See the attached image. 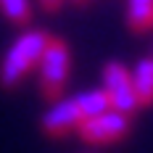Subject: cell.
Returning <instances> with one entry per match:
<instances>
[{
	"label": "cell",
	"mask_w": 153,
	"mask_h": 153,
	"mask_svg": "<svg viewBox=\"0 0 153 153\" xmlns=\"http://www.w3.org/2000/svg\"><path fill=\"white\" fill-rule=\"evenodd\" d=\"M74 3H87V0H74Z\"/></svg>",
	"instance_id": "obj_11"
},
{
	"label": "cell",
	"mask_w": 153,
	"mask_h": 153,
	"mask_svg": "<svg viewBox=\"0 0 153 153\" xmlns=\"http://www.w3.org/2000/svg\"><path fill=\"white\" fill-rule=\"evenodd\" d=\"M69 66H71V58H69L66 42L58 37H50L40 58V90L45 98L50 100L61 98L66 79H69Z\"/></svg>",
	"instance_id": "obj_2"
},
{
	"label": "cell",
	"mask_w": 153,
	"mask_h": 153,
	"mask_svg": "<svg viewBox=\"0 0 153 153\" xmlns=\"http://www.w3.org/2000/svg\"><path fill=\"white\" fill-rule=\"evenodd\" d=\"M79 122H82V111L76 106V100L63 98V100H56L53 108L42 116V129L50 137H63L69 129H76Z\"/></svg>",
	"instance_id": "obj_5"
},
{
	"label": "cell",
	"mask_w": 153,
	"mask_h": 153,
	"mask_svg": "<svg viewBox=\"0 0 153 153\" xmlns=\"http://www.w3.org/2000/svg\"><path fill=\"white\" fill-rule=\"evenodd\" d=\"M127 27L132 32H145L153 27V0H127Z\"/></svg>",
	"instance_id": "obj_7"
},
{
	"label": "cell",
	"mask_w": 153,
	"mask_h": 153,
	"mask_svg": "<svg viewBox=\"0 0 153 153\" xmlns=\"http://www.w3.org/2000/svg\"><path fill=\"white\" fill-rule=\"evenodd\" d=\"M103 90L108 92L111 108L122 111V114H135L137 111V98H135V87H132V74L127 71V66L111 61L103 66Z\"/></svg>",
	"instance_id": "obj_4"
},
{
	"label": "cell",
	"mask_w": 153,
	"mask_h": 153,
	"mask_svg": "<svg viewBox=\"0 0 153 153\" xmlns=\"http://www.w3.org/2000/svg\"><path fill=\"white\" fill-rule=\"evenodd\" d=\"M132 87L137 106H153V58H140L132 71Z\"/></svg>",
	"instance_id": "obj_6"
},
{
	"label": "cell",
	"mask_w": 153,
	"mask_h": 153,
	"mask_svg": "<svg viewBox=\"0 0 153 153\" xmlns=\"http://www.w3.org/2000/svg\"><path fill=\"white\" fill-rule=\"evenodd\" d=\"M79 111H82V119H87V116H98V114H103L111 108V100H108V92L100 87V90H90V92H79L74 98Z\"/></svg>",
	"instance_id": "obj_8"
},
{
	"label": "cell",
	"mask_w": 153,
	"mask_h": 153,
	"mask_svg": "<svg viewBox=\"0 0 153 153\" xmlns=\"http://www.w3.org/2000/svg\"><path fill=\"white\" fill-rule=\"evenodd\" d=\"M40 3H42V8H45V11H58L63 0H40Z\"/></svg>",
	"instance_id": "obj_10"
},
{
	"label": "cell",
	"mask_w": 153,
	"mask_h": 153,
	"mask_svg": "<svg viewBox=\"0 0 153 153\" xmlns=\"http://www.w3.org/2000/svg\"><path fill=\"white\" fill-rule=\"evenodd\" d=\"M0 8L13 24L24 27L29 21V0H0Z\"/></svg>",
	"instance_id": "obj_9"
},
{
	"label": "cell",
	"mask_w": 153,
	"mask_h": 153,
	"mask_svg": "<svg viewBox=\"0 0 153 153\" xmlns=\"http://www.w3.org/2000/svg\"><path fill=\"white\" fill-rule=\"evenodd\" d=\"M132 129V116L122 114L116 108H108L98 116H87L76 124V132L85 143L92 145H108V143H119L122 137L129 135Z\"/></svg>",
	"instance_id": "obj_3"
},
{
	"label": "cell",
	"mask_w": 153,
	"mask_h": 153,
	"mask_svg": "<svg viewBox=\"0 0 153 153\" xmlns=\"http://www.w3.org/2000/svg\"><path fill=\"white\" fill-rule=\"evenodd\" d=\"M48 40H50V34H45V32H27V34H21L11 45L5 61L0 66V85L3 87L19 85L21 76L27 74L34 63H40Z\"/></svg>",
	"instance_id": "obj_1"
}]
</instances>
